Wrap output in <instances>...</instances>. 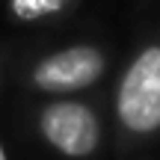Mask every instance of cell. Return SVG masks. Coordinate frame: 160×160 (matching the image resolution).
<instances>
[{"instance_id": "obj_3", "label": "cell", "mask_w": 160, "mask_h": 160, "mask_svg": "<svg viewBox=\"0 0 160 160\" xmlns=\"http://www.w3.org/2000/svg\"><path fill=\"white\" fill-rule=\"evenodd\" d=\"M107 68V57L95 45H68L42 57L30 71V83L39 92L51 95H71L98 83Z\"/></svg>"}, {"instance_id": "obj_1", "label": "cell", "mask_w": 160, "mask_h": 160, "mask_svg": "<svg viewBox=\"0 0 160 160\" xmlns=\"http://www.w3.org/2000/svg\"><path fill=\"white\" fill-rule=\"evenodd\" d=\"M116 119L131 137L160 131V42L145 45L128 62L116 89Z\"/></svg>"}, {"instance_id": "obj_5", "label": "cell", "mask_w": 160, "mask_h": 160, "mask_svg": "<svg viewBox=\"0 0 160 160\" xmlns=\"http://www.w3.org/2000/svg\"><path fill=\"white\" fill-rule=\"evenodd\" d=\"M0 160H9V154H6V148H3V142H0Z\"/></svg>"}, {"instance_id": "obj_2", "label": "cell", "mask_w": 160, "mask_h": 160, "mask_svg": "<svg viewBox=\"0 0 160 160\" xmlns=\"http://www.w3.org/2000/svg\"><path fill=\"white\" fill-rule=\"evenodd\" d=\"M39 133L62 157L86 160L101 145V119L83 101H51L39 113Z\"/></svg>"}, {"instance_id": "obj_4", "label": "cell", "mask_w": 160, "mask_h": 160, "mask_svg": "<svg viewBox=\"0 0 160 160\" xmlns=\"http://www.w3.org/2000/svg\"><path fill=\"white\" fill-rule=\"evenodd\" d=\"M74 0H9V12L18 21H39V18L62 15Z\"/></svg>"}]
</instances>
